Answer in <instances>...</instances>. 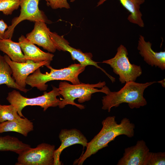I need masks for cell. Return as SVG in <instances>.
I'll use <instances>...</instances> for the list:
<instances>
[{
  "instance_id": "2",
  "label": "cell",
  "mask_w": 165,
  "mask_h": 165,
  "mask_svg": "<svg viewBox=\"0 0 165 165\" xmlns=\"http://www.w3.org/2000/svg\"><path fill=\"white\" fill-rule=\"evenodd\" d=\"M156 82L140 83L133 81L127 82L119 91L111 92L110 90L103 97L102 109L110 112L112 108L118 107L123 103H128L131 109L143 107L147 104V101L143 96L145 90Z\"/></svg>"
},
{
  "instance_id": "21",
  "label": "cell",
  "mask_w": 165,
  "mask_h": 165,
  "mask_svg": "<svg viewBox=\"0 0 165 165\" xmlns=\"http://www.w3.org/2000/svg\"><path fill=\"white\" fill-rule=\"evenodd\" d=\"M33 130V123L26 124L14 121H7L0 123V134L7 132H14L26 137L29 132Z\"/></svg>"
},
{
  "instance_id": "1",
  "label": "cell",
  "mask_w": 165,
  "mask_h": 165,
  "mask_svg": "<svg viewBox=\"0 0 165 165\" xmlns=\"http://www.w3.org/2000/svg\"><path fill=\"white\" fill-rule=\"evenodd\" d=\"M115 116L106 117L102 122V128L99 132L89 142L86 146L85 153L74 162V164L82 165L84 161L99 150L108 146L109 143L114 140L118 136L126 135L132 138L134 134L135 126L130 120L123 118L118 124Z\"/></svg>"
},
{
  "instance_id": "24",
  "label": "cell",
  "mask_w": 165,
  "mask_h": 165,
  "mask_svg": "<svg viewBox=\"0 0 165 165\" xmlns=\"http://www.w3.org/2000/svg\"><path fill=\"white\" fill-rule=\"evenodd\" d=\"M48 6H50L52 9L64 8H70V6L67 0H45Z\"/></svg>"
},
{
  "instance_id": "19",
  "label": "cell",
  "mask_w": 165,
  "mask_h": 165,
  "mask_svg": "<svg viewBox=\"0 0 165 165\" xmlns=\"http://www.w3.org/2000/svg\"><path fill=\"white\" fill-rule=\"evenodd\" d=\"M12 73L10 67L5 61L4 56L0 54V85L5 84L8 88L16 89L24 93H27L29 90L17 85L11 76Z\"/></svg>"
},
{
  "instance_id": "26",
  "label": "cell",
  "mask_w": 165,
  "mask_h": 165,
  "mask_svg": "<svg viewBox=\"0 0 165 165\" xmlns=\"http://www.w3.org/2000/svg\"><path fill=\"white\" fill-rule=\"evenodd\" d=\"M157 82L160 83L161 84V85H162V86L163 87H165V79H164L163 80H161V81H158V82Z\"/></svg>"
},
{
  "instance_id": "20",
  "label": "cell",
  "mask_w": 165,
  "mask_h": 165,
  "mask_svg": "<svg viewBox=\"0 0 165 165\" xmlns=\"http://www.w3.org/2000/svg\"><path fill=\"white\" fill-rule=\"evenodd\" d=\"M7 121H14L26 124L33 123L27 118H22L20 116L15 108L12 105L0 104V123Z\"/></svg>"
},
{
  "instance_id": "5",
  "label": "cell",
  "mask_w": 165,
  "mask_h": 165,
  "mask_svg": "<svg viewBox=\"0 0 165 165\" xmlns=\"http://www.w3.org/2000/svg\"><path fill=\"white\" fill-rule=\"evenodd\" d=\"M58 88L53 86V89L49 92H45L42 96L29 98L23 96L19 92L14 90L8 93L6 99L16 109L22 117H25L22 113L23 109L27 106H39L45 111L50 107L58 106L61 100L57 98L60 95Z\"/></svg>"
},
{
  "instance_id": "11",
  "label": "cell",
  "mask_w": 165,
  "mask_h": 165,
  "mask_svg": "<svg viewBox=\"0 0 165 165\" xmlns=\"http://www.w3.org/2000/svg\"><path fill=\"white\" fill-rule=\"evenodd\" d=\"M59 137L61 142L60 147L55 150L54 154V165H61L60 156L62 151L66 148L73 145L79 144L83 147L87 145L88 141L84 135L75 129H62Z\"/></svg>"
},
{
  "instance_id": "3",
  "label": "cell",
  "mask_w": 165,
  "mask_h": 165,
  "mask_svg": "<svg viewBox=\"0 0 165 165\" xmlns=\"http://www.w3.org/2000/svg\"><path fill=\"white\" fill-rule=\"evenodd\" d=\"M46 67L50 70L49 73H42L39 68L28 77L26 84L32 88L36 87L40 91L46 90L48 86L46 83L52 80H66L73 84H79L80 82L79 75L85 70L86 67L80 64H72L67 68L59 69H54L50 65Z\"/></svg>"
},
{
  "instance_id": "17",
  "label": "cell",
  "mask_w": 165,
  "mask_h": 165,
  "mask_svg": "<svg viewBox=\"0 0 165 165\" xmlns=\"http://www.w3.org/2000/svg\"><path fill=\"white\" fill-rule=\"evenodd\" d=\"M0 50L5 53L13 61L19 63L26 61L19 42H13L11 38L0 40Z\"/></svg>"
},
{
  "instance_id": "7",
  "label": "cell",
  "mask_w": 165,
  "mask_h": 165,
  "mask_svg": "<svg viewBox=\"0 0 165 165\" xmlns=\"http://www.w3.org/2000/svg\"><path fill=\"white\" fill-rule=\"evenodd\" d=\"M55 146L46 143L30 148L18 155L16 165H54Z\"/></svg>"
},
{
  "instance_id": "23",
  "label": "cell",
  "mask_w": 165,
  "mask_h": 165,
  "mask_svg": "<svg viewBox=\"0 0 165 165\" xmlns=\"http://www.w3.org/2000/svg\"><path fill=\"white\" fill-rule=\"evenodd\" d=\"M165 165V152H149L145 165Z\"/></svg>"
},
{
  "instance_id": "6",
  "label": "cell",
  "mask_w": 165,
  "mask_h": 165,
  "mask_svg": "<svg viewBox=\"0 0 165 165\" xmlns=\"http://www.w3.org/2000/svg\"><path fill=\"white\" fill-rule=\"evenodd\" d=\"M128 54L126 47L121 45L117 48V53L113 57L102 62L111 66L113 72L119 76V81L122 84L135 81L142 72L140 66L130 62Z\"/></svg>"
},
{
  "instance_id": "18",
  "label": "cell",
  "mask_w": 165,
  "mask_h": 165,
  "mask_svg": "<svg viewBox=\"0 0 165 165\" xmlns=\"http://www.w3.org/2000/svg\"><path fill=\"white\" fill-rule=\"evenodd\" d=\"M31 147L16 137L9 135L0 136V151H9L19 155Z\"/></svg>"
},
{
  "instance_id": "8",
  "label": "cell",
  "mask_w": 165,
  "mask_h": 165,
  "mask_svg": "<svg viewBox=\"0 0 165 165\" xmlns=\"http://www.w3.org/2000/svg\"><path fill=\"white\" fill-rule=\"evenodd\" d=\"M40 0H21L19 16L14 18L11 24L6 31L4 39L11 38L15 27L22 21L28 20L33 22L42 21L50 23L44 12L40 10L38 4Z\"/></svg>"
},
{
  "instance_id": "16",
  "label": "cell",
  "mask_w": 165,
  "mask_h": 165,
  "mask_svg": "<svg viewBox=\"0 0 165 165\" xmlns=\"http://www.w3.org/2000/svg\"><path fill=\"white\" fill-rule=\"evenodd\" d=\"M107 0H99L97 6L102 4ZM122 6L130 13L127 20L131 23L144 27V23L142 19V14L140 10V6L145 0H119Z\"/></svg>"
},
{
  "instance_id": "15",
  "label": "cell",
  "mask_w": 165,
  "mask_h": 165,
  "mask_svg": "<svg viewBox=\"0 0 165 165\" xmlns=\"http://www.w3.org/2000/svg\"><path fill=\"white\" fill-rule=\"evenodd\" d=\"M18 41L26 60H30L38 62L45 61H51L53 60V54L42 51L24 36L22 35Z\"/></svg>"
},
{
  "instance_id": "27",
  "label": "cell",
  "mask_w": 165,
  "mask_h": 165,
  "mask_svg": "<svg viewBox=\"0 0 165 165\" xmlns=\"http://www.w3.org/2000/svg\"><path fill=\"white\" fill-rule=\"evenodd\" d=\"M75 0H70V1L71 2H74Z\"/></svg>"
},
{
  "instance_id": "25",
  "label": "cell",
  "mask_w": 165,
  "mask_h": 165,
  "mask_svg": "<svg viewBox=\"0 0 165 165\" xmlns=\"http://www.w3.org/2000/svg\"><path fill=\"white\" fill-rule=\"evenodd\" d=\"M8 27L3 20H0V40L4 39L5 33Z\"/></svg>"
},
{
  "instance_id": "13",
  "label": "cell",
  "mask_w": 165,
  "mask_h": 165,
  "mask_svg": "<svg viewBox=\"0 0 165 165\" xmlns=\"http://www.w3.org/2000/svg\"><path fill=\"white\" fill-rule=\"evenodd\" d=\"M45 22H35L33 30L26 35V38L30 42L42 47L44 49L51 53L55 52L56 47L51 39V31Z\"/></svg>"
},
{
  "instance_id": "9",
  "label": "cell",
  "mask_w": 165,
  "mask_h": 165,
  "mask_svg": "<svg viewBox=\"0 0 165 165\" xmlns=\"http://www.w3.org/2000/svg\"><path fill=\"white\" fill-rule=\"evenodd\" d=\"M50 36L55 45L56 49L59 51H67L69 53L73 60H76L82 66L86 67L89 65H93L101 69L113 83L115 78L108 74L105 70L99 66L97 62L94 61L92 59V55L90 53H84L79 49L72 47L69 43L65 39L63 35H59L56 32L51 31Z\"/></svg>"
},
{
  "instance_id": "4",
  "label": "cell",
  "mask_w": 165,
  "mask_h": 165,
  "mask_svg": "<svg viewBox=\"0 0 165 165\" xmlns=\"http://www.w3.org/2000/svg\"><path fill=\"white\" fill-rule=\"evenodd\" d=\"M105 84V81L95 84L80 83L75 85L71 84L65 81L61 82L58 88L63 99H61L58 106L62 108L67 105H71L83 109L84 106L75 103L74 100L78 98V102L82 103L90 100L92 94L94 93L100 92L106 94L110 90Z\"/></svg>"
},
{
  "instance_id": "22",
  "label": "cell",
  "mask_w": 165,
  "mask_h": 165,
  "mask_svg": "<svg viewBox=\"0 0 165 165\" xmlns=\"http://www.w3.org/2000/svg\"><path fill=\"white\" fill-rule=\"evenodd\" d=\"M21 0H0V11L6 15L11 14L19 6Z\"/></svg>"
},
{
  "instance_id": "12",
  "label": "cell",
  "mask_w": 165,
  "mask_h": 165,
  "mask_svg": "<svg viewBox=\"0 0 165 165\" xmlns=\"http://www.w3.org/2000/svg\"><path fill=\"white\" fill-rule=\"evenodd\" d=\"M149 149L143 140L138 141L134 146L124 149L123 156L117 165H145Z\"/></svg>"
},
{
  "instance_id": "10",
  "label": "cell",
  "mask_w": 165,
  "mask_h": 165,
  "mask_svg": "<svg viewBox=\"0 0 165 165\" xmlns=\"http://www.w3.org/2000/svg\"><path fill=\"white\" fill-rule=\"evenodd\" d=\"M4 57L12 70L13 77L15 82L23 88H26V80L29 75L42 66L50 65L51 62L48 61L36 62L28 60L25 62L19 63L12 61L6 54Z\"/></svg>"
},
{
  "instance_id": "14",
  "label": "cell",
  "mask_w": 165,
  "mask_h": 165,
  "mask_svg": "<svg viewBox=\"0 0 165 165\" xmlns=\"http://www.w3.org/2000/svg\"><path fill=\"white\" fill-rule=\"evenodd\" d=\"M152 45L149 41H145L143 35H140L137 47L139 53L148 65L163 70L165 69V51L155 52L152 50Z\"/></svg>"
}]
</instances>
